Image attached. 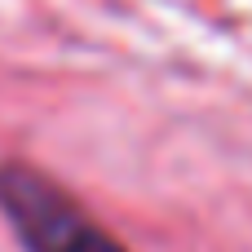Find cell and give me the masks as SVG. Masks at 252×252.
Listing matches in <instances>:
<instances>
[{"mask_svg":"<svg viewBox=\"0 0 252 252\" xmlns=\"http://www.w3.org/2000/svg\"><path fill=\"white\" fill-rule=\"evenodd\" d=\"M0 208L27 252H128L35 168H0Z\"/></svg>","mask_w":252,"mask_h":252,"instance_id":"1","label":"cell"}]
</instances>
